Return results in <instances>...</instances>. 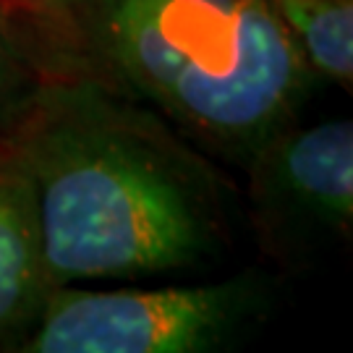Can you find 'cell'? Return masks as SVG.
<instances>
[{"label": "cell", "instance_id": "1", "mask_svg": "<svg viewBox=\"0 0 353 353\" xmlns=\"http://www.w3.org/2000/svg\"><path fill=\"white\" fill-rule=\"evenodd\" d=\"M0 141L32 183L55 285L191 272L230 246V181L141 105L42 79Z\"/></svg>", "mask_w": 353, "mask_h": 353}, {"label": "cell", "instance_id": "2", "mask_svg": "<svg viewBox=\"0 0 353 353\" xmlns=\"http://www.w3.org/2000/svg\"><path fill=\"white\" fill-rule=\"evenodd\" d=\"M16 16L42 79L141 105L241 170L316 84L267 0H37Z\"/></svg>", "mask_w": 353, "mask_h": 353}, {"label": "cell", "instance_id": "3", "mask_svg": "<svg viewBox=\"0 0 353 353\" xmlns=\"http://www.w3.org/2000/svg\"><path fill=\"white\" fill-rule=\"evenodd\" d=\"M254 270L212 283L55 285L21 353H210L239 345L272 309Z\"/></svg>", "mask_w": 353, "mask_h": 353}, {"label": "cell", "instance_id": "4", "mask_svg": "<svg viewBox=\"0 0 353 353\" xmlns=\"http://www.w3.org/2000/svg\"><path fill=\"white\" fill-rule=\"evenodd\" d=\"M249 212L275 262L301 270L353 233V123L330 118L280 128L252 154Z\"/></svg>", "mask_w": 353, "mask_h": 353}, {"label": "cell", "instance_id": "5", "mask_svg": "<svg viewBox=\"0 0 353 353\" xmlns=\"http://www.w3.org/2000/svg\"><path fill=\"white\" fill-rule=\"evenodd\" d=\"M52 288L34 191L0 141V353H21Z\"/></svg>", "mask_w": 353, "mask_h": 353}, {"label": "cell", "instance_id": "6", "mask_svg": "<svg viewBox=\"0 0 353 353\" xmlns=\"http://www.w3.org/2000/svg\"><path fill=\"white\" fill-rule=\"evenodd\" d=\"M316 81L353 92V0H267Z\"/></svg>", "mask_w": 353, "mask_h": 353}, {"label": "cell", "instance_id": "7", "mask_svg": "<svg viewBox=\"0 0 353 353\" xmlns=\"http://www.w3.org/2000/svg\"><path fill=\"white\" fill-rule=\"evenodd\" d=\"M39 81L19 16L0 3V137L16 123Z\"/></svg>", "mask_w": 353, "mask_h": 353}, {"label": "cell", "instance_id": "8", "mask_svg": "<svg viewBox=\"0 0 353 353\" xmlns=\"http://www.w3.org/2000/svg\"><path fill=\"white\" fill-rule=\"evenodd\" d=\"M6 8H11L13 13H19V11H24V8H29L32 3H37V0H0Z\"/></svg>", "mask_w": 353, "mask_h": 353}]
</instances>
